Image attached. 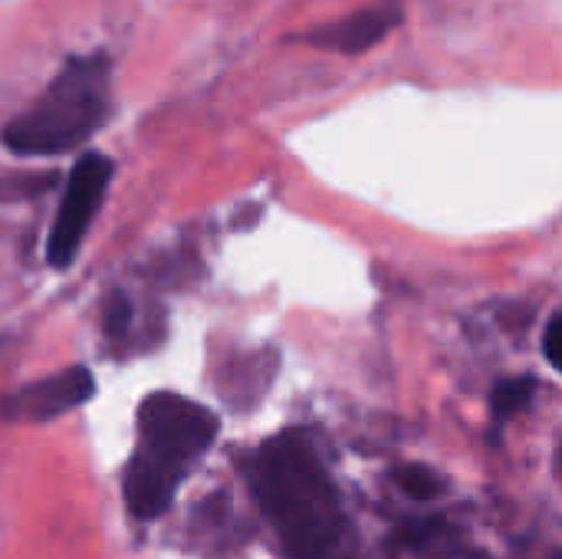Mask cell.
<instances>
[{
    "instance_id": "obj_1",
    "label": "cell",
    "mask_w": 562,
    "mask_h": 559,
    "mask_svg": "<svg viewBox=\"0 0 562 559\" xmlns=\"http://www.w3.org/2000/svg\"><path fill=\"white\" fill-rule=\"evenodd\" d=\"M250 488L293 559H336L346 514L310 441L296 432L270 438L250 461Z\"/></svg>"
},
{
    "instance_id": "obj_2",
    "label": "cell",
    "mask_w": 562,
    "mask_h": 559,
    "mask_svg": "<svg viewBox=\"0 0 562 559\" xmlns=\"http://www.w3.org/2000/svg\"><path fill=\"white\" fill-rule=\"evenodd\" d=\"M217 438V418L204 405L155 392L138 405V448L125 468V507L138 521L161 517L188 471Z\"/></svg>"
},
{
    "instance_id": "obj_3",
    "label": "cell",
    "mask_w": 562,
    "mask_h": 559,
    "mask_svg": "<svg viewBox=\"0 0 562 559\" xmlns=\"http://www.w3.org/2000/svg\"><path fill=\"white\" fill-rule=\"evenodd\" d=\"M109 115V63L105 56L69 59L46 92L3 128L13 155H66L86 145Z\"/></svg>"
},
{
    "instance_id": "obj_4",
    "label": "cell",
    "mask_w": 562,
    "mask_h": 559,
    "mask_svg": "<svg viewBox=\"0 0 562 559\" xmlns=\"http://www.w3.org/2000/svg\"><path fill=\"white\" fill-rule=\"evenodd\" d=\"M109 181H112V158L99 152L82 155L76 168L69 171V181H66V191H63L56 221L49 227V241H46V260L56 270L69 267V260L79 254L86 231L109 191Z\"/></svg>"
},
{
    "instance_id": "obj_5",
    "label": "cell",
    "mask_w": 562,
    "mask_h": 559,
    "mask_svg": "<svg viewBox=\"0 0 562 559\" xmlns=\"http://www.w3.org/2000/svg\"><path fill=\"white\" fill-rule=\"evenodd\" d=\"M398 23H402V10L395 3H382V7L349 13L336 23H323L316 30H306V33H300V40L306 46H316V49L366 53V49L379 46Z\"/></svg>"
},
{
    "instance_id": "obj_6",
    "label": "cell",
    "mask_w": 562,
    "mask_h": 559,
    "mask_svg": "<svg viewBox=\"0 0 562 559\" xmlns=\"http://www.w3.org/2000/svg\"><path fill=\"white\" fill-rule=\"evenodd\" d=\"M95 392V379L89 369L76 366V369H66L53 379H43L36 385H26L7 409V415H16V418H30V422H49V418H59L79 405H86Z\"/></svg>"
},
{
    "instance_id": "obj_7",
    "label": "cell",
    "mask_w": 562,
    "mask_h": 559,
    "mask_svg": "<svg viewBox=\"0 0 562 559\" xmlns=\"http://www.w3.org/2000/svg\"><path fill=\"white\" fill-rule=\"evenodd\" d=\"M533 392H537V382H533L530 376L501 382V385L494 389V395H491L494 418H514V415H520V412L533 402Z\"/></svg>"
},
{
    "instance_id": "obj_8",
    "label": "cell",
    "mask_w": 562,
    "mask_h": 559,
    "mask_svg": "<svg viewBox=\"0 0 562 559\" xmlns=\"http://www.w3.org/2000/svg\"><path fill=\"white\" fill-rule=\"evenodd\" d=\"M395 481H398V488L412 501H435L445 491V481L431 468H425V465H405V468H398Z\"/></svg>"
},
{
    "instance_id": "obj_9",
    "label": "cell",
    "mask_w": 562,
    "mask_h": 559,
    "mask_svg": "<svg viewBox=\"0 0 562 559\" xmlns=\"http://www.w3.org/2000/svg\"><path fill=\"white\" fill-rule=\"evenodd\" d=\"M128 316H132L128 300L112 297V300L105 303V333H109V336H122V333H125V326H128Z\"/></svg>"
},
{
    "instance_id": "obj_10",
    "label": "cell",
    "mask_w": 562,
    "mask_h": 559,
    "mask_svg": "<svg viewBox=\"0 0 562 559\" xmlns=\"http://www.w3.org/2000/svg\"><path fill=\"white\" fill-rule=\"evenodd\" d=\"M543 349H547V359L550 366L562 372V316H553L547 333H543Z\"/></svg>"
},
{
    "instance_id": "obj_11",
    "label": "cell",
    "mask_w": 562,
    "mask_h": 559,
    "mask_svg": "<svg viewBox=\"0 0 562 559\" xmlns=\"http://www.w3.org/2000/svg\"><path fill=\"white\" fill-rule=\"evenodd\" d=\"M20 191H26V181H0V198L3 194H20Z\"/></svg>"
},
{
    "instance_id": "obj_12",
    "label": "cell",
    "mask_w": 562,
    "mask_h": 559,
    "mask_svg": "<svg viewBox=\"0 0 562 559\" xmlns=\"http://www.w3.org/2000/svg\"><path fill=\"white\" fill-rule=\"evenodd\" d=\"M560 559H562V557H560Z\"/></svg>"
}]
</instances>
